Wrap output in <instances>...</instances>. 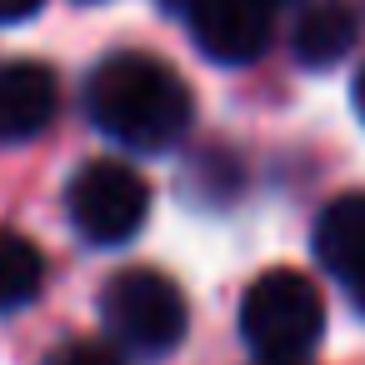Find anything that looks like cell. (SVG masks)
<instances>
[{"mask_svg": "<svg viewBox=\"0 0 365 365\" xmlns=\"http://www.w3.org/2000/svg\"><path fill=\"white\" fill-rule=\"evenodd\" d=\"M86 110L110 140H120L140 155H155V150H170L190 130L195 101H190V86L165 61L120 51L91 71Z\"/></svg>", "mask_w": 365, "mask_h": 365, "instance_id": "1", "label": "cell"}, {"mask_svg": "<svg viewBox=\"0 0 365 365\" xmlns=\"http://www.w3.org/2000/svg\"><path fill=\"white\" fill-rule=\"evenodd\" d=\"M325 330V300L300 270H265L240 300V335L260 360H305Z\"/></svg>", "mask_w": 365, "mask_h": 365, "instance_id": "2", "label": "cell"}, {"mask_svg": "<svg viewBox=\"0 0 365 365\" xmlns=\"http://www.w3.org/2000/svg\"><path fill=\"white\" fill-rule=\"evenodd\" d=\"M101 315L115 345L135 355H165L185 335V295L160 270H120L101 295Z\"/></svg>", "mask_w": 365, "mask_h": 365, "instance_id": "3", "label": "cell"}, {"mask_svg": "<svg viewBox=\"0 0 365 365\" xmlns=\"http://www.w3.org/2000/svg\"><path fill=\"white\" fill-rule=\"evenodd\" d=\"M66 210H71V225L91 245H125L145 225V215H150V190H145V180L130 165H120V160H91L71 180Z\"/></svg>", "mask_w": 365, "mask_h": 365, "instance_id": "4", "label": "cell"}, {"mask_svg": "<svg viewBox=\"0 0 365 365\" xmlns=\"http://www.w3.org/2000/svg\"><path fill=\"white\" fill-rule=\"evenodd\" d=\"M180 16L200 56L215 66H250L270 46V26H275L270 0H190Z\"/></svg>", "mask_w": 365, "mask_h": 365, "instance_id": "5", "label": "cell"}, {"mask_svg": "<svg viewBox=\"0 0 365 365\" xmlns=\"http://www.w3.org/2000/svg\"><path fill=\"white\" fill-rule=\"evenodd\" d=\"M315 255L320 265L350 290L355 310L365 315V195H340L315 220Z\"/></svg>", "mask_w": 365, "mask_h": 365, "instance_id": "6", "label": "cell"}, {"mask_svg": "<svg viewBox=\"0 0 365 365\" xmlns=\"http://www.w3.org/2000/svg\"><path fill=\"white\" fill-rule=\"evenodd\" d=\"M61 86L56 71L41 61H11L0 66V140H31L56 120Z\"/></svg>", "mask_w": 365, "mask_h": 365, "instance_id": "7", "label": "cell"}, {"mask_svg": "<svg viewBox=\"0 0 365 365\" xmlns=\"http://www.w3.org/2000/svg\"><path fill=\"white\" fill-rule=\"evenodd\" d=\"M360 36V21L355 11L345 6V0H310V6L295 16V31H290V51L300 66L310 71H330L350 56Z\"/></svg>", "mask_w": 365, "mask_h": 365, "instance_id": "8", "label": "cell"}, {"mask_svg": "<svg viewBox=\"0 0 365 365\" xmlns=\"http://www.w3.org/2000/svg\"><path fill=\"white\" fill-rule=\"evenodd\" d=\"M41 285H46V255L26 235L0 230V315L31 305Z\"/></svg>", "mask_w": 365, "mask_h": 365, "instance_id": "9", "label": "cell"}, {"mask_svg": "<svg viewBox=\"0 0 365 365\" xmlns=\"http://www.w3.org/2000/svg\"><path fill=\"white\" fill-rule=\"evenodd\" d=\"M235 190H240V165H235L230 155H200V160H195V175H190V185H185V200L225 205Z\"/></svg>", "mask_w": 365, "mask_h": 365, "instance_id": "10", "label": "cell"}, {"mask_svg": "<svg viewBox=\"0 0 365 365\" xmlns=\"http://www.w3.org/2000/svg\"><path fill=\"white\" fill-rule=\"evenodd\" d=\"M41 365H120L106 345H91V340H66V345H56Z\"/></svg>", "mask_w": 365, "mask_h": 365, "instance_id": "11", "label": "cell"}, {"mask_svg": "<svg viewBox=\"0 0 365 365\" xmlns=\"http://www.w3.org/2000/svg\"><path fill=\"white\" fill-rule=\"evenodd\" d=\"M46 0H0V26H16V21H31Z\"/></svg>", "mask_w": 365, "mask_h": 365, "instance_id": "12", "label": "cell"}, {"mask_svg": "<svg viewBox=\"0 0 365 365\" xmlns=\"http://www.w3.org/2000/svg\"><path fill=\"white\" fill-rule=\"evenodd\" d=\"M350 96H355V115L365 120V66L355 71V86H350Z\"/></svg>", "mask_w": 365, "mask_h": 365, "instance_id": "13", "label": "cell"}, {"mask_svg": "<svg viewBox=\"0 0 365 365\" xmlns=\"http://www.w3.org/2000/svg\"><path fill=\"white\" fill-rule=\"evenodd\" d=\"M160 6H170V11H185V6H190V0H160Z\"/></svg>", "mask_w": 365, "mask_h": 365, "instance_id": "14", "label": "cell"}, {"mask_svg": "<svg viewBox=\"0 0 365 365\" xmlns=\"http://www.w3.org/2000/svg\"><path fill=\"white\" fill-rule=\"evenodd\" d=\"M260 365H300V360H260Z\"/></svg>", "mask_w": 365, "mask_h": 365, "instance_id": "15", "label": "cell"}, {"mask_svg": "<svg viewBox=\"0 0 365 365\" xmlns=\"http://www.w3.org/2000/svg\"><path fill=\"white\" fill-rule=\"evenodd\" d=\"M270 6H285V0H270Z\"/></svg>", "mask_w": 365, "mask_h": 365, "instance_id": "16", "label": "cell"}]
</instances>
